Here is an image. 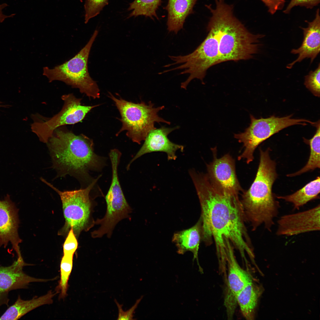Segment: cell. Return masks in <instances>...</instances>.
Returning <instances> with one entry per match:
<instances>
[{
  "instance_id": "obj_1",
  "label": "cell",
  "mask_w": 320,
  "mask_h": 320,
  "mask_svg": "<svg viewBox=\"0 0 320 320\" xmlns=\"http://www.w3.org/2000/svg\"><path fill=\"white\" fill-rule=\"evenodd\" d=\"M189 174L196 188L201 209V239L206 244L214 239L219 261H225L229 241L246 260V254L254 258L253 246L239 196L224 195L212 187L206 174L190 170Z\"/></svg>"
},
{
  "instance_id": "obj_2",
  "label": "cell",
  "mask_w": 320,
  "mask_h": 320,
  "mask_svg": "<svg viewBox=\"0 0 320 320\" xmlns=\"http://www.w3.org/2000/svg\"><path fill=\"white\" fill-rule=\"evenodd\" d=\"M46 143L57 177L69 175L87 186L94 180H91L89 171H100L105 165V159L94 152L92 139L63 126L54 130Z\"/></svg>"
},
{
  "instance_id": "obj_3",
  "label": "cell",
  "mask_w": 320,
  "mask_h": 320,
  "mask_svg": "<svg viewBox=\"0 0 320 320\" xmlns=\"http://www.w3.org/2000/svg\"><path fill=\"white\" fill-rule=\"evenodd\" d=\"M215 7H206L212 16L207 27L214 30L219 43V63L252 58L257 52L259 39L264 35L250 33L234 15L233 7L224 0H215Z\"/></svg>"
},
{
  "instance_id": "obj_4",
  "label": "cell",
  "mask_w": 320,
  "mask_h": 320,
  "mask_svg": "<svg viewBox=\"0 0 320 320\" xmlns=\"http://www.w3.org/2000/svg\"><path fill=\"white\" fill-rule=\"evenodd\" d=\"M269 150L260 149V161L256 177L249 189L243 191L240 200L246 221L253 231L263 225L271 232L279 213V204L272 191L277 177L276 163L271 159Z\"/></svg>"
},
{
  "instance_id": "obj_5",
  "label": "cell",
  "mask_w": 320,
  "mask_h": 320,
  "mask_svg": "<svg viewBox=\"0 0 320 320\" xmlns=\"http://www.w3.org/2000/svg\"><path fill=\"white\" fill-rule=\"evenodd\" d=\"M99 177L95 179L85 188L63 191L59 190L44 178H40L60 197L65 223L60 234L67 233L72 229L77 238L82 231H88L95 225L92 214L95 204L90 193Z\"/></svg>"
},
{
  "instance_id": "obj_6",
  "label": "cell",
  "mask_w": 320,
  "mask_h": 320,
  "mask_svg": "<svg viewBox=\"0 0 320 320\" xmlns=\"http://www.w3.org/2000/svg\"><path fill=\"white\" fill-rule=\"evenodd\" d=\"M98 33L96 30L84 47L68 61L52 68L44 67L43 75L50 82L60 81L72 88L79 89L81 93L90 98H99L100 89L90 76L87 66L89 52Z\"/></svg>"
},
{
  "instance_id": "obj_7",
  "label": "cell",
  "mask_w": 320,
  "mask_h": 320,
  "mask_svg": "<svg viewBox=\"0 0 320 320\" xmlns=\"http://www.w3.org/2000/svg\"><path fill=\"white\" fill-rule=\"evenodd\" d=\"M208 34L204 40L192 52L185 55L169 56L172 62L164 66L169 69L159 74L177 70L180 74H188V77L181 84L182 88L186 89L191 81L198 79L203 81L207 70L219 63V43L217 35L212 28L207 27Z\"/></svg>"
},
{
  "instance_id": "obj_8",
  "label": "cell",
  "mask_w": 320,
  "mask_h": 320,
  "mask_svg": "<svg viewBox=\"0 0 320 320\" xmlns=\"http://www.w3.org/2000/svg\"><path fill=\"white\" fill-rule=\"evenodd\" d=\"M109 97L114 102L121 116L122 126L116 135L126 130V135L133 142L140 144L149 132L156 128L155 122L170 124L158 114L164 108V106L155 107L151 101L148 104L143 102L135 103L118 98L110 93Z\"/></svg>"
},
{
  "instance_id": "obj_9",
  "label": "cell",
  "mask_w": 320,
  "mask_h": 320,
  "mask_svg": "<svg viewBox=\"0 0 320 320\" xmlns=\"http://www.w3.org/2000/svg\"><path fill=\"white\" fill-rule=\"evenodd\" d=\"M292 114L281 117L273 115L267 118H255L250 115L249 126L242 133L234 135L239 142L242 143L244 149L238 157V159L246 160L247 164L252 161L253 154L257 147L261 143L274 134L289 127L295 125H306L305 123L313 124L304 119L292 118Z\"/></svg>"
},
{
  "instance_id": "obj_10",
  "label": "cell",
  "mask_w": 320,
  "mask_h": 320,
  "mask_svg": "<svg viewBox=\"0 0 320 320\" xmlns=\"http://www.w3.org/2000/svg\"><path fill=\"white\" fill-rule=\"evenodd\" d=\"M118 166L116 163L111 164V182L105 196L106 212L103 218H97L95 221V224L100 225V226L91 233L93 238H100L105 234L110 238L115 226L119 221L125 218L131 219L129 214L132 209L125 198L120 184Z\"/></svg>"
},
{
  "instance_id": "obj_11",
  "label": "cell",
  "mask_w": 320,
  "mask_h": 320,
  "mask_svg": "<svg viewBox=\"0 0 320 320\" xmlns=\"http://www.w3.org/2000/svg\"><path fill=\"white\" fill-rule=\"evenodd\" d=\"M61 98L63 105L57 114L45 121L33 118L34 121L31 125V130L43 143L47 142L57 128L81 121L92 109L100 105H82L81 99L76 98L73 93L63 95Z\"/></svg>"
},
{
  "instance_id": "obj_12",
  "label": "cell",
  "mask_w": 320,
  "mask_h": 320,
  "mask_svg": "<svg viewBox=\"0 0 320 320\" xmlns=\"http://www.w3.org/2000/svg\"><path fill=\"white\" fill-rule=\"evenodd\" d=\"M212 150L213 160L207 166L206 175L210 183L220 193L238 196L240 191H244L236 176L234 160L228 154L217 158L216 149Z\"/></svg>"
},
{
  "instance_id": "obj_13",
  "label": "cell",
  "mask_w": 320,
  "mask_h": 320,
  "mask_svg": "<svg viewBox=\"0 0 320 320\" xmlns=\"http://www.w3.org/2000/svg\"><path fill=\"white\" fill-rule=\"evenodd\" d=\"M320 204L308 210L281 217L277 221V236H292L320 230Z\"/></svg>"
},
{
  "instance_id": "obj_14",
  "label": "cell",
  "mask_w": 320,
  "mask_h": 320,
  "mask_svg": "<svg viewBox=\"0 0 320 320\" xmlns=\"http://www.w3.org/2000/svg\"><path fill=\"white\" fill-rule=\"evenodd\" d=\"M31 265L25 263L23 258H17L10 265L0 266V307L9 305V294L11 291L26 289L33 282L47 281L48 279L35 278L27 275L23 267Z\"/></svg>"
},
{
  "instance_id": "obj_15",
  "label": "cell",
  "mask_w": 320,
  "mask_h": 320,
  "mask_svg": "<svg viewBox=\"0 0 320 320\" xmlns=\"http://www.w3.org/2000/svg\"><path fill=\"white\" fill-rule=\"evenodd\" d=\"M226 262L228 265L227 291L225 304L227 316L233 317L237 303L236 296L249 282L252 280L248 273L242 268L236 259L234 247L231 243L227 244Z\"/></svg>"
},
{
  "instance_id": "obj_16",
  "label": "cell",
  "mask_w": 320,
  "mask_h": 320,
  "mask_svg": "<svg viewBox=\"0 0 320 320\" xmlns=\"http://www.w3.org/2000/svg\"><path fill=\"white\" fill-rule=\"evenodd\" d=\"M18 211L7 195L0 200V247H5L9 242L16 252L17 257H22L19 244L21 242L18 233L19 223Z\"/></svg>"
},
{
  "instance_id": "obj_17",
  "label": "cell",
  "mask_w": 320,
  "mask_h": 320,
  "mask_svg": "<svg viewBox=\"0 0 320 320\" xmlns=\"http://www.w3.org/2000/svg\"><path fill=\"white\" fill-rule=\"evenodd\" d=\"M179 128L178 126L173 128L162 127L151 131L146 137L141 147L130 161L127 169L129 168L131 164L134 161L146 153L155 152L166 153L168 160H175L177 158L176 153L180 150L183 151L184 147L181 145L175 144L171 141L168 135L174 130Z\"/></svg>"
},
{
  "instance_id": "obj_18",
  "label": "cell",
  "mask_w": 320,
  "mask_h": 320,
  "mask_svg": "<svg viewBox=\"0 0 320 320\" xmlns=\"http://www.w3.org/2000/svg\"><path fill=\"white\" fill-rule=\"evenodd\" d=\"M308 25L306 28H301L303 33V39L300 46L297 49H293L291 53L298 55L297 58L287 65L290 69L297 62L306 58H310L312 63L320 52V18L319 9L316 11L315 17L311 22L306 21Z\"/></svg>"
},
{
  "instance_id": "obj_19",
  "label": "cell",
  "mask_w": 320,
  "mask_h": 320,
  "mask_svg": "<svg viewBox=\"0 0 320 320\" xmlns=\"http://www.w3.org/2000/svg\"><path fill=\"white\" fill-rule=\"evenodd\" d=\"M201 239V223L200 219L192 227L175 233L172 238V241L177 248L178 253L183 255L187 252H192L193 259L197 260L199 270L202 271L198 260V251Z\"/></svg>"
},
{
  "instance_id": "obj_20",
  "label": "cell",
  "mask_w": 320,
  "mask_h": 320,
  "mask_svg": "<svg viewBox=\"0 0 320 320\" xmlns=\"http://www.w3.org/2000/svg\"><path fill=\"white\" fill-rule=\"evenodd\" d=\"M198 0H168L165 9L168 12L167 28L177 34L183 28L186 17L193 12Z\"/></svg>"
},
{
  "instance_id": "obj_21",
  "label": "cell",
  "mask_w": 320,
  "mask_h": 320,
  "mask_svg": "<svg viewBox=\"0 0 320 320\" xmlns=\"http://www.w3.org/2000/svg\"><path fill=\"white\" fill-rule=\"evenodd\" d=\"M57 292L50 291L44 295L29 300L22 299L19 295L15 303L0 317V320H17L37 307L52 304L53 298Z\"/></svg>"
},
{
  "instance_id": "obj_22",
  "label": "cell",
  "mask_w": 320,
  "mask_h": 320,
  "mask_svg": "<svg viewBox=\"0 0 320 320\" xmlns=\"http://www.w3.org/2000/svg\"><path fill=\"white\" fill-rule=\"evenodd\" d=\"M263 290V287L252 280L237 294L236 297L237 304L246 319L251 320L254 319L258 300Z\"/></svg>"
},
{
  "instance_id": "obj_23",
  "label": "cell",
  "mask_w": 320,
  "mask_h": 320,
  "mask_svg": "<svg viewBox=\"0 0 320 320\" xmlns=\"http://www.w3.org/2000/svg\"><path fill=\"white\" fill-rule=\"evenodd\" d=\"M320 179L317 177L292 194L276 197L292 203L294 210H299L310 201L319 198Z\"/></svg>"
},
{
  "instance_id": "obj_24",
  "label": "cell",
  "mask_w": 320,
  "mask_h": 320,
  "mask_svg": "<svg viewBox=\"0 0 320 320\" xmlns=\"http://www.w3.org/2000/svg\"><path fill=\"white\" fill-rule=\"evenodd\" d=\"M316 133L309 140L304 138V142L310 147V153L308 161L305 165L297 172L287 175V176L293 177L300 175L307 172L320 168V121L319 120L315 126Z\"/></svg>"
},
{
  "instance_id": "obj_25",
  "label": "cell",
  "mask_w": 320,
  "mask_h": 320,
  "mask_svg": "<svg viewBox=\"0 0 320 320\" xmlns=\"http://www.w3.org/2000/svg\"><path fill=\"white\" fill-rule=\"evenodd\" d=\"M162 0H135L128 9L132 10L129 17L144 15L153 19H158L156 11L161 5Z\"/></svg>"
},
{
  "instance_id": "obj_26",
  "label": "cell",
  "mask_w": 320,
  "mask_h": 320,
  "mask_svg": "<svg viewBox=\"0 0 320 320\" xmlns=\"http://www.w3.org/2000/svg\"><path fill=\"white\" fill-rule=\"evenodd\" d=\"M73 256L63 255L60 263V279L57 289L60 291V298L66 296L68 281L73 266Z\"/></svg>"
},
{
  "instance_id": "obj_27",
  "label": "cell",
  "mask_w": 320,
  "mask_h": 320,
  "mask_svg": "<svg viewBox=\"0 0 320 320\" xmlns=\"http://www.w3.org/2000/svg\"><path fill=\"white\" fill-rule=\"evenodd\" d=\"M320 64L313 71H311L305 77L304 84L313 95L319 97L320 95Z\"/></svg>"
},
{
  "instance_id": "obj_28",
  "label": "cell",
  "mask_w": 320,
  "mask_h": 320,
  "mask_svg": "<svg viewBox=\"0 0 320 320\" xmlns=\"http://www.w3.org/2000/svg\"><path fill=\"white\" fill-rule=\"evenodd\" d=\"M108 0H86L84 7L85 14V22L97 15L103 7L108 4Z\"/></svg>"
},
{
  "instance_id": "obj_29",
  "label": "cell",
  "mask_w": 320,
  "mask_h": 320,
  "mask_svg": "<svg viewBox=\"0 0 320 320\" xmlns=\"http://www.w3.org/2000/svg\"><path fill=\"white\" fill-rule=\"evenodd\" d=\"M76 238L73 229H70L63 245V255L73 256L78 247Z\"/></svg>"
},
{
  "instance_id": "obj_30",
  "label": "cell",
  "mask_w": 320,
  "mask_h": 320,
  "mask_svg": "<svg viewBox=\"0 0 320 320\" xmlns=\"http://www.w3.org/2000/svg\"><path fill=\"white\" fill-rule=\"evenodd\" d=\"M143 297V296H141L140 298L137 300L135 304L129 310L126 311H124L122 309L123 305L120 304L115 299L114 301L118 309L119 313L117 319L123 320L135 319H133V313Z\"/></svg>"
},
{
  "instance_id": "obj_31",
  "label": "cell",
  "mask_w": 320,
  "mask_h": 320,
  "mask_svg": "<svg viewBox=\"0 0 320 320\" xmlns=\"http://www.w3.org/2000/svg\"><path fill=\"white\" fill-rule=\"evenodd\" d=\"M319 3L320 0H291L283 12L286 14L288 13L293 7L297 6L311 9L317 5Z\"/></svg>"
},
{
  "instance_id": "obj_32",
  "label": "cell",
  "mask_w": 320,
  "mask_h": 320,
  "mask_svg": "<svg viewBox=\"0 0 320 320\" xmlns=\"http://www.w3.org/2000/svg\"><path fill=\"white\" fill-rule=\"evenodd\" d=\"M267 6L268 12L274 14L278 10L282 9L284 7L285 0H260Z\"/></svg>"
},
{
  "instance_id": "obj_33",
  "label": "cell",
  "mask_w": 320,
  "mask_h": 320,
  "mask_svg": "<svg viewBox=\"0 0 320 320\" xmlns=\"http://www.w3.org/2000/svg\"><path fill=\"white\" fill-rule=\"evenodd\" d=\"M7 6L8 5L5 3L0 4V23L2 22L5 19L12 17L15 15V14H12L10 15H7L3 13L2 10Z\"/></svg>"
},
{
  "instance_id": "obj_34",
  "label": "cell",
  "mask_w": 320,
  "mask_h": 320,
  "mask_svg": "<svg viewBox=\"0 0 320 320\" xmlns=\"http://www.w3.org/2000/svg\"><path fill=\"white\" fill-rule=\"evenodd\" d=\"M0 103H1L0 102V107L1 106H2V105H1L0 104Z\"/></svg>"
}]
</instances>
